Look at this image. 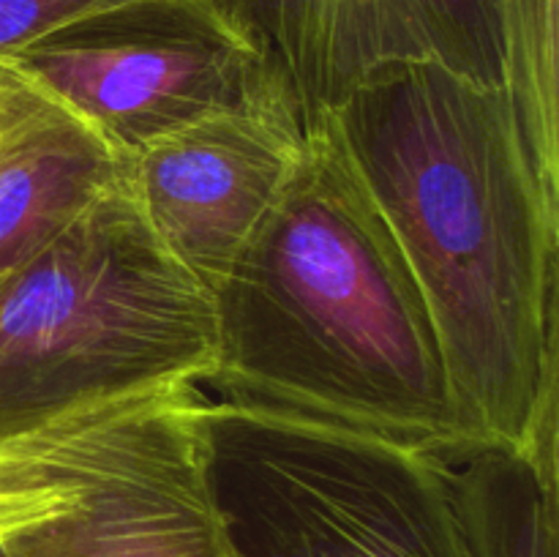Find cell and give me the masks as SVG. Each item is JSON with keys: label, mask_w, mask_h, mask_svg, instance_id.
<instances>
[{"label": "cell", "mask_w": 559, "mask_h": 557, "mask_svg": "<svg viewBox=\"0 0 559 557\" xmlns=\"http://www.w3.org/2000/svg\"><path fill=\"white\" fill-rule=\"evenodd\" d=\"M194 426L238 557H473L435 448L202 391Z\"/></svg>", "instance_id": "cell-4"}, {"label": "cell", "mask_w": 559, "mask_h": 557, "mask_svg": "<svg viewBox=\"0 0 559 557\" xmlns=\"http://www.w3.org/2000/svg\"><path fill=\"white\" fill-rule=\"evenodd\" d=\"M325 118L429 306L469 431L557 462L559 189L511 93L385 66Z\"/></svg>", "instance_id": "cell-1"}, {"label": "cell", "mask_w": 559, "mask_h": 557, "mask_svg": "<svg viewBox=\"0 0 559 557\" xmlns=\"http://www.w3.org/2000/svg\"><path fill=\"white\" fill-rule=\"evenodd\" d=\"M211 295L216 399L435 451L478 440L413 271L325 115Z\"/></svg>", "instance_id": "cell-2"}, {"label": "cell", "mask_w": 559, "mask_h": 557, "mask_svg": "<svg viewBox=\"0 0 559 557\" xmlns=\"http://www.w3.org/2000/svg\"><path fill=\"white\" fill-rule=\"evenodd\" d=\"M0 557H5V552H3V546H0Z\"/></svg>", "instance_id": "cell-14"}, {"label": "cell", "mask_w": 559, "mask_h": 557, "mask_svg": "<svg viewBox=\"0 0 559 557\" xmlns=\"http://www.w3.org/2000/svg\"><path fill=\"white\" fill-rule=\"evenodd\" d=\"M197 396L129 393L0 442L5 557H238L205 478Z\"/></svg>", "instance_id": "cell-5"}, {"label": "cell", "mask_w": 559, "mask_h": 557, "mask_svg": "<svg viewBox=\"0 0 559 557\" xmlns=\"http://www.w3.org/2000/svg\"><path fill=\"white\" fill-rule=\"evenodd\" d=\"M216 358L211 289L123 180L0 282V442L129 393L207 386Z\"/></svg>", "instance_id": "cell-3"}, {"label": "cell", "mask_w": 559, "mask_h": 557, "mask_svg": "<svg viewBox=\"0 0 559 557\" xmlns=\"http://www.w3.org/2000/svg\"><path fill=\"white\" fill-rule=\"evenodd\" d=\"M31 96H33V87L27 85L25 80H22L20 87H14L9 96L0 98V137H3L5 129L14 123V118L22 112V107H25L27 98H31Z\"/></svg>", "instance_id": "cell-12"}, {"label": "cell", "mask_w": 559, "mask_h": 557, "mask_svg": "<svg viewBox=\"0 0 559 557\" xmlns=\"http://www.w3.org/2000/svg\"><path fill=\"white\" fill-rule=\"evenodd\" d=\"M473 557H559L557 462L467 440L440 451Z\"/></svg>", "instance_id": "cell-10"}, {"label": "cell", "mask_w": 559, "mask_h": 557, "mask_svg": "<svg viewBox=\"0 0 559 557\" xmlns=\"http://www.w3.org/2000/svg\"><path fill=\"white\" fill-rule=\"evenodd\" d=\"M265 47L314 129L385 66L431 63L511 93L540 178L559 189V0H211Z\"/></svg>", "instance_id": "cell-6"}, {"label": "cell", "mask_w": 559, "mask_h": 557, "mask_svg": "<svg viewBox=\"0 0 559 557\" xmlns=\"http://www.w3.org/2000/svg\"><path fill=\"white\" fill-rule=\"evenodd\" d=\"M120 156L293 87L260 42L211 0H129L9 60Z\"/></svg>", "instance_id": "cell-7"}, {"label": "cell", "mask_w": 559, "mask_h": 557, "mask_svg": "<svg viewBox=\"0 0 559 557\" xmlns=\"http://www.w3.org/2000/svg\"><path fill=\"white\" fill-rule=\"evenodd\" d=\"M129 175V158L80 118L33 96L0 137V282Z\"/></svg>", "instance_id": "cell-9"}, {"label": "cell", "mask_w": 559, "mask_h": 557, "mask_svg": "<svg viewBox=\"0 0 559 557\" xmlns=\"http://www.w3.org/2000/svg\"><path fill=\"white\" fill-rule=\"evenodd\" d=\"M309 129L278 96L191 123L129 156V189L158 244L207 289L282 197Z\"/></svg>", "instance_id": "cell-8"}, {"label": "cell", "mask_w": 559, "mask_h": 557, "mask_svg": "<svg viewBox=\"0 0 559 557\" xmlns=\"http://www.w3.org/2000/svg\"><path fill=\"white\" fill-rule=\"evenodd\" d=\"M20 82H22V76L16 74L14 66H11V63H0V98L9 96V93L14 91V87H20Z\"/></svg>", "instance_id": "cell-13"}, {"label": "cell", "mask_w": 559, "mask_h": 557, "mask_svg": "<svg viewBox=\"0 0 559 557\" xmlns=\"http://www.w3.org/2000/svg\"><path fill=\"white\" fill-rule=\"evenodd\" d=\"M129 0H0V63L69 22Z\"/></svg>", "instance_id": "cell-11"}]
</instances>
